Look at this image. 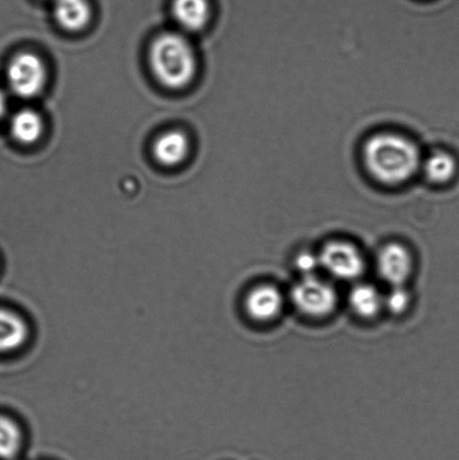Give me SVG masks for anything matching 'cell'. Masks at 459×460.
<instances>
[{
    "label": "cell",
    "mask_w": 459,
    "mask_h": 460,
    "mask_svg": "<svg viewBox=\"0 0 459 460\" xmlns=\"http://www.w3.org/2000/svg\"><path fill=\"white\" fill-rule=\"evenodd\" d=\"M413 269V258L400 243L386 245L378 256L379 274L391 287L404 286Z\"/></svg>",
    "instance_id": "8992f818"
},
{
    "label": "cell",
    "mask_w": 459,
    "mask_h": 460,
    "mask_svg": "<svg viewBox=\"0 0 459 460\" xmlns=\"http://www.w3.org/2000/svg\"><path fill=\"white\" fill-rule=\"evenodd\" d=\"M7 79L16 96L24 99L34 98L45 89L46 68L38 55L21 54L12 60Z\"/></svg>",
    "instance_id": "5b68a950"
},
{
    "label": "cell",
    "mask_w": 459,
    "mask_h": 460,
    "mask_svg": "<svg viewBox=\"0 0 459 460\" xmlns=\"http://www.w3.org/2000/svg\"><path fill=\"white\" fill-rule=\"evenodd\" d=\"M348 304L363 319L374 318L383 308V296L371 284H356L349 292Z\"/></svg>",
    "instance_id": "7c38bea8"
},
{
    "label": "cell",
    "mask_w": 459,
    "mask_h": 460,
    "mask_svg": "<svg viewBox=\"0 0 459 460\" xmlns=\"http://www.w3.org/2000/svg\"><path fill=\"white\" fill-rule=\"evenodd\" d=\"M189 141L180 130H170L157 138L153 155L165 166L180 164L189 153Z\"/></svg>",
    "instance_id": "ba28073f"
},
{
    "label": "cell",
    "mask_w": 459,
    "mask_h": 460,
    "mask_svg": "<svg viewBox=\"0 0 459 460\" xmlns=\"http://www.w3.org/2000/svg\"><path fill=\"white\" fill-rule=\"evenodd\" d=\"M174 20L188 32H198L207 25L211 17L208 0H174Z\"/></svg>",
    "instance_id": "30bf717a"
},
{
    "label": "cell",
    "mask_w": 459,
    "mask_h": 460,
    "mask_svg": "<svg viewBox=\"0 0 459 460\" xmlns=\"http://www.w3.org/2000/svg\"><path fill=\"white\" fill-rule=\"evenodd\" d=\"M296 269L300 272L303 276H313L314 272L321 269V261L319 255L313 252H301L296 255Z\"/></svg>",
    "instance_id": "e0dca14e"
},
{
    "label": "cell",
    "mask_w": 459,
    "mask_h": 460,
    "mask_svg": "<svg viewBox=\"0 0 459 460\" xmlns=\"http://www.w3.org/2000/svg\"><path fill=\"white\" fill-rule=\"evenodd\" d=\"M54 14L63 29L77 32L91 20V8L87 0H54Z\"/></svg>",
    "instance_id": "8fae6325"
},
{
    "label": "cell",
    "mask_w": 459,
    "mask_h": 460,
    "mask_svg": "<svg viewBox=\"0 0 459 460\" xmlns=\"http://www.w3.org/2000/svg\"><path fill=\"white\" fill-rule=\"evenodd\" d=\"M421 169L428 181L444 184L453 179L456 173V161L447 152H434L422 159Z\"/></svg>",
    "instance_id": "5bb4252c"
},
{
    "label": "cell",
    "mask_w": 459,
    "mask_h": 460,
    "mask_svg": "<svg viewBox=\"0 0 459 460\" xmlns=\"http://www.w3.org/2000/svg\"><path fill=\"white\" fill-rule=\"evenodd\" d=\"M284 299L278 288L263 284L248 292L245 310L248 317L257 322H270L282 313Z\"/></svg>",
    "instance_id": "52a82bcc"
},
{
    "label": "cell",
    "mask_w": 459,
    "mask_h": 460,
    "mask_svg": "<svg viewBox=\"0 0 459 460\" xmlns=\"http://www.w3.org/2000/svg\"><path fill=\"white\" fill-rule=\"evenodd\" d=\"M363 161L371 177L384 186H401L421 170L419 146L406 136L381 131L371 135L363 147Z\"/></svg>",
    "instance_id": "6da1fadb"
},
{
    "label": "cell",
    "mask_w": 459,
    "mask_h": 460,
    "mask_svg": "<svg viewBox=\"0 0 459 460\" xmlns=\"http://www.w3.org/2000/svg\"><path fill=\"white\" fill-rule=\"evenodd\" d=\"M318 255L321 269L332 278L354 281L364 274V256L355 245L346 240H331L321 248Z\"/></svg>",
    "instance_id": "277c9868"
},
{
    "label": "cell",
    "mask_w": 459,
    "mask_h": 460,
    "mask_svg": "<svg viewBox=\"0 0 459 460\" xmlns=\"http://www.w3.org/2000/svg\"><path fill=\"white\" fill-rule=\"evenodd\" d=\"M11 130L16 141L23 144L38 142L45 130L41 115L32 109H24L13 117Z\"/></svg>",
    "instance_id": "4fadbf2b"
},
{
    "label": "cell",
    "mask_w": 459,
    "mask_h": 460,
    "mask_svg": "<svg viewBox=\"0 0 459 460\" xmlns=\"http://www.w3.org/2000/svg\"><path fill=\"white\" fill-rule=\"evenodd\" d=\"M153 74L161 85L179 90L194 80L196 56L187 38L178 33H164L154 39L150 49Z\"/></svg>",
    "instance_id": "7a4b0ae2"
},
{
    "label": "cell",
    "mask_w": 459,
    "mask_h": 460,
    "mask_svg": "<svg viewBox=\"0 0 459 460\" xmlns=\"http://www.w3.org/2000/svg\"><path fill=\"white\" fill-rule=\"evenodd\" d=\"M290 299L300 314L323 318L334 313L338 295L332 284L316 275L304 276L291 289Z\"/></svg>",
    "instance_id": "3957f363"
},
{
    "label": "cell",
    "mask_w": 459,
    "mask_h": 460,
    "mask_svg": "<svg viewBox=\"0 0 459 460\" xmlns=\"http://www.w3.org/2000/svg\"><path fill=\"white\" fill-rule=\"evenodd\" d=\"M23 436L14 420L0 415V459L11 460L20 453Z\"/></svg>",
    "instance_id": "9a60e30c"
},
{
    "label": "cell",
    "mask_w": 459,
    "mask_h": 460,
    "mask_svg": "<svg viewBox=\"0 0 459 460\" xmlns=\"http://www.w3.org/2000/svg\"><path fill=\"white\" fill-rule=\"evenodd\" d=\"M29 335L28 323L21 315L0 309V353H11L23 347Z\"/></svg>",
    "instance_id": "9c48e42d"
},
{
    "label": "cell",
    "mask_w": 459,
    "mask_h": 460,
    "mask_svg": "<svg viewBox=\"0 0 459 460\" xmlns=\"http://www.w3.org/2000/svg\"><path fill=\"white\" fill-rule=\"evenodd\" d=\"M6 108H7L6 96H5V94H4L3 90L0 89V121H2L4 115H5Z\"/></svg>",
    "instance_id": "ac0fdd59"
},
{
    "label": "cell",
    "mask_w": 459,
    "mask_h": 460,
    "mask_svg": "<svg viewBox=\"0 0 459 460\" xmlns=\"http://www.w3.org/2000/svg\"><path fill=\"white\" fill-rule=\"evenodd\" d=\"M411 296L404 286L392 287L386 297H383V306L393 314H401L409 308Z\"/></svg>",
    "instance_id": "2e32d148"
}]
</instances>
